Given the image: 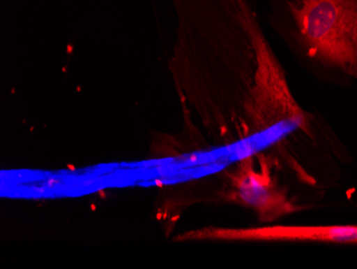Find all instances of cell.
<instances>
[{"label":"cell","mask_w":357,"mask_h":269,"mask_svg":"<svg viewBox=\"0 0 357 269\" xmlns=\"http://www.w3.org/2000/svg\"><path fill=\"white\" fill-rule=\"evenodd\" d=\"M176 41L169 68L183 115L222 142L252 140L298 182L310 172L298 140L316 142L321 122L296 99L250 0H170Z\"/></svg>","instance_id":"1"},{"label":"cell","mask_w":357,"mask_h":269,"mask_svg":"<svg viewBox=\"0 0 357 269\" xmlns=\"http://www.w3.org/2000/svg\"><path fill=\"white\" fill-rule=\"evenodd\" d=\"M268 22L307 72L357 82V0H268Z\"/></svg>","instance_id":"2"},{"label":"cell","mask_w":357,"mask_h":269,"mask_svg":"<svg viewBox=\"0 0 357 269\" xmlns=\"http://www.w3.org/2000/svg\"><path fill=\"white\" fill-rule=\"evenodd\" d=\"M280 174L268 158L258 154L243 160L232 176L238 202L252 208L262 224H273L282 217L305 210L296 198H291Z\"/></svg>","instance_id":"3"},{"label":"cell","mask_w":357,"mask_h":269,"mask_svg":"<svg viewBox=\"0 0 357 269\" xmlns=\"http://www.w3.org/2000/svg\"><path fill=\"white\" fill-rule=\"evenodd\" d=\"M180 242H289V244L357 245V226H300L264 224L250 228H204L184 233Z\"/></svg>","instance_id":"4"}]
</instances>
